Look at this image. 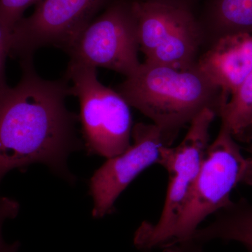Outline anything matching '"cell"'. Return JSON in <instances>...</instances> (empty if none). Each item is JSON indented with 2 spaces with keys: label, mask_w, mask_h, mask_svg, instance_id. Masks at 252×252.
I'll use <instances>...</instances> for the list:
<instances>
[{
  "label": "cell",
  "mask_w": 252,
  "mask_h": 252,
  "mask_svg": "<svg viewBox=\"0 0 252 252\" xmlns=\"http://www.w3.org/2000/svg\"><path fill=\"white\" fill-rule=\"evenodd\" d=\"M17 84H0V183L6 174L42 163L70 183L67 158L82 147L78 137L79 117L67 108L71 94L67 78L40 77L32 58L21 60Z\"/></svg>",
  "instance_id": "cell-1"
},
{
  "label": "cell",
  "mask_w": 252,
  "mask_h": 252,
  "mask_svg": "<svg viewBox=\"0 0 252 252\" xmlns=\"http://www.w3.org/2000/svg\"><path fill=\"white\" fill-rule=\"evenodd\" d=\"M118 92L130 107L152 121L161 131L167 147L179 132L205 109L220 117L223 106L220 91L199 70L144 62L126 77Z\"/></svg>",
  "instance_id": "cell-2"
},
{
  "label": "cell",
  "mask_w": 252,
  "mask_h": 252,
  "mask_svg": "<svg viewBox=\"0 0 252 252\" xmlns=\"http://www.w3.org/2000/svg\"><path fill=\"white\" fill-rule=\"evenodd\" d=\"M225 126L207 149L206 157L164 252H195L193 235L207 217L233 203L239 185L252 186V158L246 157Z\"/></svg>",
  "instance_id": "cell-3"
},
{
  "label": "cell",
  "mask_w": 252,
  "mask_h": 252,
  "mask_svg": "<svg viewBox=\"0 0 252 252\" xmlns=\"http://www.w3.org/2000/svg\"><path fill=\"white\" fill-rule=\"evenodd\" d=\"M217 116L215 111L205 109L190 123L179 145L160 149L158 164L168 175L166 198L157 223L144 221L135 232L134 244L139 250L160 248L171 234L203 166L210 144V127Z\"/></svg>",
  "instance_id": "cell-4"
},
{
  "label": "cell",
  "mask_w": 252,
  "mask_h": 252,
  "mask_svg": "<svg viewBox=\"0 0 252 252\" xmlns=\"http://www.w3.org/2000/svg\"><path fill=\"white\" fill-rule=\"evenodd\" d=\"M65 77L80 103L83 137L89 154L107 159L130 147V106L117 91L99 81L97 68L69 63Z\"/></svg>",
  "instance_id": "cell-5"
},
{
  "label": "cell",
  "mask_w": 252,
  "mask_h": 252,
  "mask_svg": "<svg viewBox=\"0 0 252 252\" xmlns=\"http://www.w3.org/2000/svg\"><path fill=\"white\" fill-rule=\"evenodd\" d=\"M130 2L144 62L180 69L196 65L203 31L189 6L174 0Z\"/></svg>",
  "instance_id": "cell-6"
},
{
  "label": "cell",
  "mask_w": 252,
  "mask_h": 252,
  "mask_svg": "<svg viewBox=\"0 0 252 252\" xmlns=\"http://www.w3.org/2000/svg\"><path fill=\"white\" fill-rule=\"evenodd\" d=\"M137 21L131 2L113 0L68 51L69 63L102 67L130 77L142 63Z\"/></svg>",
  "instance_id": "cell-7"
},
{
  "label": "cell",
  "mask_w": 252,
  "mask_h": 252,
  "mask_svg": "<svg viewBox=\"0 0 252 252\" xmlns=\"http://www.w3.org/2000/svg\"><path fill=\"white\" fill-rule=\"evenodd\" d=\"M113 0H41L11 32L10 53L31 59L38 49L72 48L83 31ZM9 53V54H10Z\"/></svg>",
  "instance_id": "cell-8"
},
{
  "label": "cell",
  "mask_w": 252,
  "mask_h": 252,
  "mask_svg": "<svg viewBox=\"0 0 252 252\" xmlns=\"http://www.w3.org/2000/svg\"><path fill=\"white\" fill-rule=\"evenodd\" d=\"M132 138L133 143L128 149L107 159L91 177L89 185L94 218L112 213L119 195L144 170L158 164L160 149L167 146L161 131L154 124H136Z\"/></svg>",
  "instance_id": "cell-9"
},
{
  "label": "cell",
  "mask_w": 252,
  "mask_h": 252,
  "mask_svg": "<svg viewBox=\"0 0 252 252\" xmlns=\"http://www.w3.org/2000/svg\"><path fill=\"white\" fill-rule=\"evenodd\" d=\"M199 70L220 91L223 104L252 73V34H228L198 59Z\"/></svg>",
  "instance_id": "cell-10"
},
{
  "label": "cell",
  "mask_w": 252,
  "mask_h": 252,
  "mask_svg": "<svg viewBox=\"0 0 252 252\" xmlns=\"http://www.w3.org/2000/svg\"><path fill=\"white\" fill-rule=\"evenodd\" d=\"M215 220L193 235L194 248L203 252L204 244L212 240L236 242L252 250V205L247 200L233 202L215 214Z\"/></svg>",
  "instance_id": "cell-11"
},
{
  "label": "cell",
  "mask_w": 252,
  "mask_h": 252,
  "mask_svg": "<svg viewBox=\"0 0 252 252\" xmlns=\"http://www.w3.org/2000/svg\"><path fill=\"white\" fill-rule=\"evenodd\" d=\"M208 16L217 39L228 34H252V0H211Z\"/></svg>",
  "instance_id": "cell-12"
},
{
  "label": "cell",
  "mask_w": 252,
  "mask_h": 252,
  "mask_svg": "<svg viewBox=\"0 0 252 252\" xmlns=\"http://www.w3.org/2000/svg\"><path fill=\"white\" fill-rule=\"evenodd\" d=\"M220 117L235 140H252V73L222 107Z\"/></svg>",
  "instance_id": "cell-13"
},
{
  "label": "cell",
  "mask_w": 252,
  "mask_h": 252,
  "mask_svg": "<svg viewBox=\"0 0 252 252\" xmlns=\"http://www.w3.org/2000/svg\"><path fill=\"white\" fill-rule=\"evenodd\" d=\"M41 0H0V18L12 32L16 24L23 18L25 11Z\"/></svg>",
  "instance_id": "cell-14"
},
{
  "label": "cell",
  "mask_w": 252,
  "mask_h": 252,
  "mask_svg": "<svg viewBox=\"0 0 252 252\" xmlns=\"http://www.w3.org/2000/svg\"><path fill=\"white\" fill-rule=\"evenodd\" d=\"M20 210V205L16 200L9 197L0 195V252H17L19 243L9 244L4 240L2 227L8 220L16 218Z\"/></svg>",
  "instance_id": "cell-15"
},
{
  "label": "cell",
  "mask_w": 252,
  "mask_h": 252,
  "mask_svg": "<svg viewBox=\"0 0 252 252\" xmlns=\"http://www.w3.org/2000/svg\"><path fill=\"white\" fill-rule=\"evenodd\" d=\"M11 31L5 26L0 18V84L5 82L4 64L6 56L10 53Z\"/></svg>",
  "instance_id": "cell-16"
},
{
  "label": "cell",
  "mask_w": 252,
  "mask_h": 252,
  "mask_svg": "<svg viewBox=\"0 0 252 252\" xmlns=\"http://www.w3.org/2000/svg\"><path fill=\"white\" fill-rule=\"evenodd\" d=\"M174 1H178V2L182 3V4L187 5L189 6V2L190 0H174Z\"/></svg>",
  "instance_id": "cell-17"
},
{
  "label": "cell",
  "mask_w": 252,
  "mask_h": 252,
  "mask_svg": "<svg viewBox=\"0 0 252 252\" xmlns=\"http://www.w3.org/2000/svg\"><path fill=\"white\" fill-rule=\"evenodd\" d=\"M249 251H250V252H252V250H250Z\"/></svg>",
  "instance_id": "cell-18"
}]
</instances>
